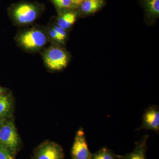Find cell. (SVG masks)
Listing matches in <instances>:
<instances>
[{
    "label": "cell",
    "instance_id": "6da1fadb",
    "mask_svg": "<svg viewBox=\"0 0 159 159\" xmlns=\"http://www.w3.org/2000/svg\"><path fill=\"white\" fill-rule=\"evenodd\" d=\"M48 38L41 30L29 29L20 34L18 41L20 45L26 50L35 51L41 48L47 43Z\"/></svg>",
    "mask_w": 159,
    "mask_h": 159
},
{
    "label": "cell",
    "instance_id": "7a4b0ae2",
    "mask_svg": "<svg viewBox=\"0 0 159 159\" xmlns=\"http://www.w3.org/2000/svg\"><path fill=\"white\" fill-rule=\"evenodd\" d=\"M47 66L52 70L58 71L65 68L69 62V56L65 50L57 46L48 49L43 55Z\"/></svg>",
    "mask_w": 159,
    "mask_h": 159
},
{
    "label": "cell",
    "instance_id": "3957f363",
    "mask_svg": "<svg viewBox=\"0 0 159 159\" xmlns=\"http://www.w3.org/2000/svg\"><path fill=\"white\" fill-rule=\"evenodd\" d=\"M19 138L13 121L3 122L0 127V144L11 152H15L19 145Z\"/></svg>",
    "mask_w": 159,
    "mask_h": 159
},
{
    "label": "cell",
    "instance_id": "277c9868",
    "mask_svg": "<svg viewBox=\"0 0 159 159\" xmlns=\"http://www.w3.org/2000/svg\"><path fill=\"white\" fill-rule=\"evenodd\" d=\"M12 17L20 25H26L33 22L38 17L39 10L31 3H22L15 6L12 9Z\"/></svg>",
    "mask_w": 159,
    "mask_h": 159
},
{
    "label": "cell",
    "instance_id": "5b68a950",
    "mask_svg": "<svg viewBox=\"0 0 159 159\" xmlns=\"http://www.w3.org/2000/svg\"><path fill=\"white\" fill-rule=\"evenodd\" d=\"M92 153L88 148L85 134L82 128H80L76 134L71 150L73 159H91Z\"/></svg>",
    "mask_w": 159,
    "mask_h": 159
},
{
    "label": "cell",
    "instance_id": "8992f818",
    "mask_svg": "<svg viewBox=\"0 0 159 159\" xmlns=\"http://www.w3.org/2000/svg\"><path fill=\"white\" fill-rule=\"evenodd\" d=\"M62 148L54 142H46L38 148L35 159H63Z\"/></svg>",
    "mask_w": 159,
    "mask_h": 159
},
{
    "label": "cell",
    "instance_id": "52a82bcc",
    "mask_svg": "<svg viewBox=\"0 0 159 159\" xmlns=\"http://www.w3.org/2000/svg\"><path fill=\"white\" fill-rule=\"evenodd\" d=\"M150 129L158 132L159 110L156 106H152L145 110L142 117V123L139 129Z\"/></svg>",
    "mask_w": 159,
    "mask_h": 159
},
{
    "label": "cell",
    "instance_id": "ba28073f",
    "mask_svg": "<svg viewBox=\"0 0 159 159\" xmlns=\"http://www.w3.org/2000/svg\"><path fill=\"white\" fill-rule=\"evenodd\" d=\"M148 135H146L139 142H136L135 147L132 152L125 156L116 155L117 159H146V150Z\"/></svg>",
    "mask_w": 159,
    "mask_h": 159
},
{
    "label": "cell",
    "instance_id": "9c48e42d",
    "mask_svg": "<svg viewBox=\"0 0 159 159\" xmlns=\"http://www.w3.org/2000/svg\"><path fill=\"white\" fill-rule=\"evenodd\" d=\"M12 107V100L9 96L3 95L0 98V120L11 116Z\"/></svg>",
    "mask_w": 159,
    "mask_h": 159
},
{
    "label": "cell",
    "instance_id": "30bf717a",
    "mask_svg": "<svg viewBox=\"0 0 159 159\" xmlns=\"http://www.w3.org/2000/svg\"><path fill=\"white\" fill-rule=\"evenodd\" d=\"M104 4L103 0H84L81 6V11L87 14L95 13Z\"/></svg>",
    "mask_w": 159,
    "mask_h": 159
},
{
    "label": "cell",
    "instance_id": "8fae6325",
    "mask_svg": "<svg viewBox=\"0 0 159 159\" xmlns=\"http://www.w3.org/2000/svg\"><path fill=\"white\" fill-rule=\"evenodd\" d=\"M76 19L77 14L75 12L72 11L66 12L58 18L57 25L66 30L74 25L76 22Z\"/></svg>",
    "mask_w": 159,
    "mask_h": 159
},
{
    "label": "cell",
    "instance_id": "7c38bea8",
    "mask_svg": "<svg viewBox=\"0 0 159 159\" xmlns=\"http://www.w3.org/2000/svg\"><path fill=\"white\" fill-rule=\"evenodd\" d=\"M91 159H117L116 155L107 147H103L92 154Z\"/></svg>",
    "mask_w": 159,
    "mask_h": 159
},
{
    "label": "cell",
    "instance_id": "4fadbf2b",
    "mask_svg": "<svg viewBox=\"0 0 159 159\" xmlns=\"http://www.w3.org/2000/svg\"><path fill=\"white\" fill-rule=\"evenodd\" d=\"M146 5L148 11L151 14L158 16L159 0H146Z\"/></svg>",
    "mask_w": 159,
    "mask_h": 159
},
{
    "label": "cell",
    "instance_id": "5bb4252c",
    "mask_svg": "<svg viewBox=\"0 0 159 159\" xmlns=\"http://www.w3.org/2000/svg\"><path fill=\"white\" fill-rule=\"evenodd\" d=\"M57 7L60 9H69L74 6L72 0H52Z\"/></svg>",
    "mask_w": 159,
    "mask_h": 159
},
{
    "label": "cell",
    "instance_id": "9a60e30c",
    "mask_svg": "<svg viewBox=\"0 0 159 159\" xmlns=\"http://www.w3.org/2000/svg\"><path fill=\"white\" fill-rule=\"evenodd\" d=\"M0 159H14L11 152L4 145L0 144Z\"/></svg>",
    "mask_w": 159,
    "mask_h": 159
},
{
    "label": "cell",
    "instance_id": "2e32d148",
    "mask_svg": "<svg viewBox=\"0 0 159 159\" xmlns=\"http://www.w3.org/2000/svg\"><path fill=\"white\" fill-rule=\"evenodd\" d=\"M54 29L57 32L62 43H63L67 36V33L65 29H62L57 25L54 26Z\"/></svg>",
    "mask_w": 159,
    "mask_h": 159
},
{
    "label": "cell",
    "instance_id": "e0dca14e",
    "mask_svg": "<svg viewBox=\"0 0 159 159\" xmlns=\"http://www.w3.org/2000/svg\"><path fill=\"white\" fill-rule=\"evenodd\" d=\"M49 35H50L51 39L57 42L62 43L61 40L59 36H58L57 32L54 30V28L50 29V31H49Z\"/></svg>",
    "mask_w": 159,
    "mask_h": 159
},
{
    "label": "cell",
    "instance_id": "ac0fdd59",
    "mask_svg": "<svg viewBox=\"0 0 159 159\" xmlns=\"http://www.w3.org/2000/svg\"><path fill=\"white\" fill-rule=\"evenodd\" d=\"M84 0H72L74 6H79L82 4Z\"/></svg>",
    "mask_w": 159,
    "mask_h": 159
},
{
    "label": "cell",
    "instance_id": "d6986e66",
    "mask_svg": "<svg viewBox=\"0 0 159 159\" xmlns=\"http://www.w3.org/2000/svg\"><path fill=\"white\" fill-rule=\"evenodd\" d=\"M4 91H5V90L4 89L0 87V98L3 96V94L4 93Z\"/></svg>",
    "mask_w": 159,
    "mask_h": 159
},
{
    "label": "cell",
    "instance_id": "ffe728a7",
    "mask_svg": "<svg viewBox=\"0 0 159 159\" xmlns=\"http://www.w3.org/2000/svg\"><path fill=\"white\" fill-rule=\"evenodd\" d=\"M0 124H1V123H0ZM2 125V124H0V127H1V125Z\"/></svg>",
    "mask_w": 159,
    "mask_h": 159
}]
</instances>
